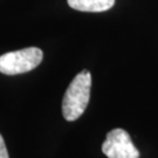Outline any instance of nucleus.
Here are the masks:
<instances>
[{
  "label": "nucleus",
  "instance_id": "f257e3e1",
  "mask_svg": "<svg viewBox=\"0 0 158 158\" xmlns=\"http://www.w3.org/2000/svg\"><path fill=\"white\" fill-rule=\"evenodd\" d=\"M91 74L82 70L69 83L62 100V114L66 121H76L82 114L90 100Z\"/></svg>",
  "mask_w": 158,
  "mask_h": 158
},
{
  "label": "nucleus",
  "instance_id": "f03ea898",
  "mask_svg": "<svg viewBox=\"0 0 158 158\" xmlns=\"http://www.w3.org/2000/svg\"><path fill=\"white\" fill-rule=\"evenodd\" d=\"M44 53L38 47H27L20 51L8 52L0 55V73L18 75L28 73L39 66Z\"/></svg>",
  "mask_w": 158,
  "mask_h": 158
},
{
  "label": "nucleus",
  "instance_id": "7ed1b4c3",
  "mask_svg": "<svg viewBox=\"0 0 158 158\" xmlns=\"http://www.w3.org/2000/svg\"><path fill=\"white\" fill-rule=\"evenodd\" d=\"M102 152L108 158H138L139 152L134 145L130 135L123 129H113L107 134L102 144Z\"/></svg>",
  "mask_w": 158,
  "mask_h": 158
},
{
  "label": "nucleus",
  "instance_id": "20e7f679",
  "mask_svg": "<svg viewBox=\"0 0 158 158\" xmlns=\"http://www.w3.org/2000/svg\"><path fill=\"white\" fill-rule=\"evenodd\" d=\"M68 5L80 12H104L110 10L115 0H67Z\"/></svg>",
  "mask_w": 158,
  "mask_h": 158
},
{
  "label": "nucleus",
  "instance_id": "39448f33",
  "mask_svg": "<svg viewBox=\"0 0 158 158\" xmlns=\"http://www.w3.org/2000/svg\"><path fill=\"white\" fill-rule=\"evenodd\" d=\"M0 158H10L8 157L7 149H6L5 141H4V138H2L1 134H0Z\"/></svg>",
  "mask_w": 158,
  "mask_h": 158
}]
</instances>
